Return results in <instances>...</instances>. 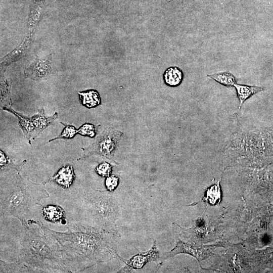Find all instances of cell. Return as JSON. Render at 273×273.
<instances>
[{
    "mask_svg": "<svg viewBox=\"0 0 273 273\" xmlns=\"http://www.w3.org/2000/svg\"><path fill=\"white\" fill-rule=\"evenodd\" d=\"M50 231L60 245L70 272L82 271L114 258L121 259L117 249L119 234L81 222L69 223L65 232Z\"/></svg>",
    "mask_w": 273,
    "mask_h": 273,
    "instance_id": "cell-1",
    "label": "cell"
},
{
    "mask_svg": "<svg viewBox=\"0 0 273 273\" xmlns=\"http://www.w3.org/2000/svg\"><path fill=\"white\" fill-rule=\"evenodd\" d=\"M19 238L17 261L34 272H69L60 245L50 229L40 222L28 220Z\"/></svg>",
    "mask_w": 273,
    "mask_h": 273,
    "instance_id": "cell-2",
    "label": "cell"
},
{
    "mask_svg": "<svg viewBox=\"0 0 273 273\" xmlns=\"http://www.w3.org/2000/svg\"><path fill=\"white\" fill-rule=\"evenodd\" d=\"M75 210L79 222L119 234L120 208L115 195L109 191L94 190L77 195Z\"/></svg>",
    "mask_w": 273,
    "mask_h": 273,
    "instance_id": "cell-3",
    "label": "cell"
},
{
    "mask_svg": "<svg viewBox=\"0 0 273 273\" xmlns=\"http://www.w3.org/2000/svg\"><path fill=\"white\" fill-rule=\"evenodd\" d=\"M49 197L42 185L32 183L16 174L15 179L5 185L1 184L0 193L1 214L18 218L23 228L28 224L26 218L30 209Z\"/></svg>",
    "mask_w": 273,
    "mask_h": 273,
    "instance_id": "cell-4",
    "label": "cell"
},
{
    "mask_svg": "<svg viewBox=\"0 0 273 273\" xmlns=\"http://www.w3.org/2000/svg\"><path fill=\"white\" fill-rule=\"evenodd\" d=\"M122 134V132L116 129L112 128L106 129L94 143L86 148H82L83 155L78 160L92 155H99L111 159Z\"/></svg>",
    "mask_w": 273,
    "mask_h": 273,
    "instance_id": "cell-5",
    "label": "cell"
},
{
    "mask_svg": "<svg viewBox=\"0 0 273 273\" xmlns=\"http://www.w3.org/2000/svg\"><path fill=\"white\" fill-rule=\"evenodd\" d=\"M161 258L156 241H154L152 248L148 252H139L126 261L121 258V260L125 263V265L120 270V272H130L133 269L142 268L149 262H154L160 265L162 262Z\"/></svg>",
    "mask_w": 273,
    "mask_h": 273,
    "instance_id": "cell-6",
    "label": "cell"
},
{
    "mask_svg": "<svg viewBox=\"0 0 273 273\" xmlns=\"http://www.w3.org/2000/svg\"><path fill=\"white\" fill-rule=\"evenodd\" d=\"M3 109L10 112L18 118L19 120V125L22 128L29 144H31V141L36 137L35 127L31 117L23 116L9 107H3Z\"/></svg>",
    "mask_w": 273,
    "mask_h": 273,
    "instance_id": "cell-7",
    "label": "cell"
},
{
    "mask_svg": "<svg viewBox=\"0 0 273 273\" xmlns=\"http://www.w3.org/2000/svg\"><path fill=\"white\" fill-rule=\"evenodd\" d=\"M74 178L73 168L69 165L60 168L56 174L48 180L47 182L55 181L62 187L68 188L72 184Z\"/></svg>",
    "mask_w": 273,
    "mask_h": 273,
    "instance_id": "cell-8",
    "label": "cell"
},
{
    "mask_svg": "<svg viewBox=\"0 0 273 273\" xmlns=\"http://www.w3.org/2000/svg\"><path fill=\"white\" fill-rule=\"evenodd\" d=\"M57 118V113H55L51 116L47 117L44 115L43 109H39L37 114L31 117L35 127L36 136H37L49 125L52 124Z\"/></svg>",
    "mask_w": 273,
    "mask_h": 273,
    "instance_id": "cell-9",
    "label": "cell"
},
{
    "mask_svg": "<svg viewBox=\"0 0 273 273\" xmlns=\"http://www.w3.org/2000/svg\"><path fill=\"white\" fill-rule=\"evenodd\" d=\"M237 92V97L239 100L240 109L243 103L250 97L257 93L265 89L264 87L235 84L234 86Z\"/></svg>",
    "mask_w": 273,
    "mask_h": 273,
    "instance_id": "cell-10",
    "label": "cell"
},
{
    "mask_svg": "<svg viewBox=\"0 0 273 273\" xmlns=\"http://www.w3.org/2000/svg\"><path fill=\"white\" fill-rule=\"evenodd\" d=\"M184 79L182 70L177 67L168 68L163 74L165 84L170 87H176L180 84Z\"/></svg>",
    "mask_w": 273,
    "mask_h": 273,
    "instance_id": "cell-11",
    "label": "cell"
},
{
    "mask_svg": "<svg viewBox=\"0 0 273 273\" xmlns=\"http://www.w3.org/2000/svg\"><path fill=\"white\" fill-rule=\"evenodd\" d=\"M42 215L46 220L51 222H59L65 218L64 209L56 205H48L42 208Z\"/></svg>",
    "mask_w": 273,
    "mask_h": 273,
    "instance_id": "cell-12",
    "label": "cell"
},
{
    "mask_svg": "<svg viewBox=\"0 0 273 273\" xmlns=\"http://www.w3.org/2000/svg\"><path fill=\"white\" fill-rule=\"evenodd\" d=\"M78 94L82 105L86 108H94L101 104V98L97 90L92 89Z\"/></svg>",
    "mask_w": 273,
    "mask_h": 273,
    "instance_id": "cell-13",
    "label": "cell"
},
{
    "mask_svg": "<svg viewBox=\"0 0 273 273\" xmlns=\"http://www.w3.org/2000/svg\"><path fill=\"white\" fill-rule=\"evenodd\" d=\"M207 77L228 87L234 86L237 83L236 78L229 72L225 71L208 74Z\"/></svg>",
    "mask_w": 273,
    "mask_h": 273,
    "instance_id": "cell-14",
    "label": "cell"
},
{
    "mask_svg": "<svg viewBox=\"0 0 273 273\" xmlns=\"http://www.w3.org/2000/svg\"><path fill=\"white\" fill-rule=\"evenodd\" d=\"M1 262V272H33L27 265L18 261L8 263L2 260Z\"/></svg>",
    "mask_w": 273,
    "mask_h": 273,
    "instance_id": "cell-15",
    "label": "cell"
},
{
    "mask_svg": "<svg viewBox=\"0 0 273 273\" xmlns=\"http://www.w3.org/2000/svg\"><path fill=\"white\" fill-rule=\"evenodd\" d=\"M61 123L65 126L62 133L58 136L50 140L49 142L60 139H70L77 133V129L74 126Z\"/></svg>",
    "mask_w": 273,
    "mask_h": 273,
    "instance_id": "cell-16",
    "label": "cell"
},
{
    "mask_svg": "<svg viewBox=\"0 0 273 273\" xmlns=\"http://www.w3.org/2000/svg\"><path fill=\"white\" fill-rule=\"evenodd\" d=\"M98 126L89 123L84 124L77 129V133L81 135L94 138L97 133Z\"/></svg>",
    "mask_w": 273,
    "mask_h": 273,
    "instance_id": "cell-17",
    "label": "cell"
},
{
    "mask_svg": "<svg viewBox=\"0 0 273 273\" xmlns=\"http://www.w3.org/2000/svg\"><path fill=\"white\" fill-rule=\"evenodd\" d=\"M96 172L101 176L107 177L111 175L112 171L111 165L106 162L99 164L96 168Z\"/></svg>",
    "mask_w": 273,
    "mask_h": 273,
    "instance_id": "cell-18",
    "label": "cell"
},
{
    "mask_svg": "<svg viewBox=\"0 0 273 273\" xmlns=\"http://www.w3.org/2000/svg\"><path fill=\"white\" fill-rule=\"evenodd\" d=\"M119 181V177L115 175H110L106 177L105 184L107 191H114L117 187Z\"/></svg>",
    "mask_w": 273,
    "mask_h": 273,
    "instance_id": "cell-19",
    "label": "cell"
},
{
    "mask_svg": "<svg viewBox=\"0 0 273 273\" xmlns=\"http://www.w3.org/2000/svg\"><path fill=\"white\" fill-rule=\"evenodd\" d=\"M0 155L1 170L9 168L17 169L16 167L11 165V162L10 161L9 158L2 150L0 151Z\"/></svg>",
    "mask_w": 273,
    "mask_h": 273,
    "instance_id": "cell-20",
    "label": "cell"
}]
</instances>
